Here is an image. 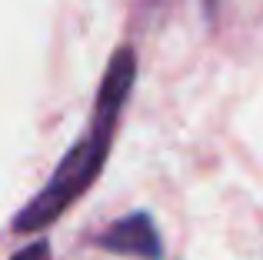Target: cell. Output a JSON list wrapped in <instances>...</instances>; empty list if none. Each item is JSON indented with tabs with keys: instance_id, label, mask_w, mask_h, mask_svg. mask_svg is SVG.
Wrapping results in <instances>:
<instances>
[{
	"instance_id": "obj_1",
	"label": "cell",
	"mask_w": 263,
	"mask_h": 260,
	"mask_svg": "<svg viewBox=\"0 0 263 260\" xmlns=\"http://www.w3.org/2000/svg\"><path fill=\"white\" fill-rule=\"evenodd\" d=\"M137 80V53L134 47H120L114 53V60L107 64L97 90V107H93V120H90V134L84 140H77L67 157L57 163V170L50 174V180L44 183L33 200L24 203L17 217H13V234H33L44 230L47 224H53L80 194H87L90 183L97 180V174L103 170V160L110 154V140H114V127L120 117L123 104H127L130 90Z\"/></svg>"
},
{
	"instance_id": "obj_2",
	"label": "cell",
	"mask_w": 263,
	"mask_h": 260,
	"mask_svg": "<svg viewBox=\"0 0 263 260\" xmlns=\"http://www.w3.org/2000/svg\"><path fill=\"white\" fill-rule=\"evenodd\" d=\"M93 244L110 250V254H120V257H140V260H160L163 257L160 234H157L154 217L147 210H134V214L120 217L107 230H100L93 237Z\"/></svg>"
},
{
	"instance_id": "obj_3",
	"label": "cell",
	"mask_w": 263,
	"mask_h": 260,
	"mask_svg": "<svg viewBox=\"0 0 263 260\" xmlns=\"http://www.w3.org/2000/svg\"><path fill=\"white\" fill-rule=\"evenodd\" d=\"M10 260H50V244L47 240H33V244H27L24 250H17Z\"/></svg>"
}]
</instances>
